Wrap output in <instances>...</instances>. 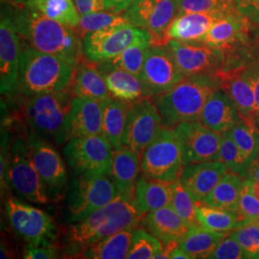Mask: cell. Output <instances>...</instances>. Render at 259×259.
Returning a JSON list of instances; mask_svg holds the SVG:
<instances>
[{
  "label": "cell",
  "mask_w": 259,
  "mask_h": 259,
  "mask_svg": "<svg viewBox=\"0 0 259 259\" xmlns=\"http://www.w3.org/2000/svg\"><path fill=\"white\" fill-rule=\"evenodd\" d=\"M253 126L256 128L259 134V111L256 113V115H255V117H254V120H253Z\"/></svg>",
  "instance_id": "obj_54"
},
{
  "label": "cell",
  "mask_w": 259,
  "mask_h": 259,
  "mask_svg": "<svg viewBox=\"0 0 259 259\" xmlns=\"http://www.w3.org/2000/svg\"><path fill=\"white\" fill-rule=\"evenodd\" d=\"M27 142L34 164L47 187V192L52 195L59 194L67 181L63 158L47 139L37 135L32 136Z\"/></svg>",
  "instance_id": "obj_19"
},
{
  "label": "cell",
  "mask_w": 259,
  "mask_h": 259,
  "mask_svg": "<svg viewBox=\"0 0 259 259\" xmlns=\"http://www.w3.org/2000/svg\"><path fill=\"white\" fill-rule=\"evenodd\" d=\"M157 0H133L123 13L131 25L147 30L156 9Z\"/></svg>",
  "instance_id": "obj_42"
},
{
  "label": "cell",
  "mask_w": 259,
  "mask_h": 259,
  "mask_svg": "<svg viewBox=\"0 0 259 259\" xmlns=\"http://www.w3.org/2000/svg\"><path fill=\"white\" fill-rule=\"evenodd\" d=\"M140 223L163 245L171 242L180 243L189 230V227L172 206L146 213L142 216Z\"/></svg>",
  "instance_id": "obj_26"
},
{
  "label": "cell",
  "mask_w": 259,
  "mask_h": 259,
  "mask_svg": "<svg viewBox=\"0 0 259 259\" xmlns=\"http://www.w3.org/2000/svg\"><path fill=\"white\" fill-rule=\"evenodd\" d=\"M196 205L200 225L211 231L229 233L247 224L238 211L209 206L200 202Z\"/></svg>",
  "instance_id": "obj_34"
},
{
  "label": "cell",
  "mask_w": 259,
  "mask_h": 259,
  "mask_svg": "<svg viewBox=\"0 0 259 259\" xmlns=\"http://www.w3.org/2000/svg\"><path fill=\"white\" fill-rule=\"evenodd\" d=\"M162 127L161 115L152 97H143L131 102L122 145L141 157Z\"/></svg>",
  "instance_id": "obj_12"
},
{
  "label": "cell",
  "mask_w": 259,
  "mask_h": 259,
  "mask_svg": "<svg viewBox=\"0 0 259 259\" xmlns=\"http://www.w3.org/2000/svg\"><path fill=\"white\" fill-rule=\"evenodd\" d=\"M120 24H129L123 13H114L106 10L81 16L79 24L75 30L82 39L88 33Z\"/></svg>",
  "instance_id": "obj_37"
},
{
  "label": "cell",
  "mask_w": 259,
  "mask_h": 259,
  "mask_svg": "<svg viewBox=\"0 0 259 259\" xmlns=\"http://www.w3.org/2000/svg\"><path fill=\"white\" fill-rule=\"evenodd\" d=\"M9 182L20 198L37 204L48 202L47 187L37 173L29 144L21 139L16 140L10 151Z\"/></svg>",
  "instance_id": "obj_10"
},
{
  "label": "cell",
  "mask_w": 259,
  "mask_h": 259,
  "mask_svg": "<svg viewBox=\"0 0 259 259\" xmlns=\"http://www.w3.org/2000/svg\"><path fill=\"white\" fill-rule=\"evenodd\" d=\"M6 212L12 229L19 237L35 246L52 245L58 230L54 221L45 211L16 198H9L6 202Z\"/></svg>",
  "instance_id": "obj_11"
},
{
  "label": "cell",
  "mask_w": 259,
  "mask_h": 259,
  "mask_svg": "<svg viewBox=\"0 0 259 259\" xmlns=\"http://www.w3.org/2000/svg\"><path fill=\"white\" fill-rule=\"evenodd\" d=\"M141 171V157L122 145L113 149L109 177L115 185L118 195L132 202Z\"/></svg>",
  "instance_id": "obj_21"
},
{
  "label": "cell",
  "mask_w": 259,
  "mask_h": 259,
  "mask_svg": "<svg viewBox=\"0 0 259 259\" xmlns=\"http://www.w3.org/2000/svg\"><path fill=\"white\" fill-rule=\"evenodd\" d=\"M133 0H106L107 10L114 13H122L129 7Z\"/></svg>",
  "instance_id": "obj_50"
},
{
  "label": "cell",
  "mask_w": 259,
  "mask_h": 259,
  "mask_svg": "<svg viewBox=\"0 0 259 259\" xmlns=\"http://www.w3.org/2000/svg\"><path fill=\"white\" fill-rule=\"evenodd\" d=\"M228 134L250 164L259 155V134L256 128L242 119Z\"/></svg>",
  "instance_id": "obj_36"
},
{
  "label": "cell",
  "mask_w": 259,
  "mask_h": 259,
  "mask_svg": "<svg viewBox=\"0 0 259 259\" xmlns=\"http://www.w3.org/2000/svg\"><path fill=\"white\" fill-rule=\"evenodd\" d=\"M232 8H234V0H178V15L227 12Z\"/></svg>",
  "instance_id": "obj_44"
},
{
  "label": "cell",
  "mask_w": 259,
  "mask_h": 259,
  "mask_svg": "<svg viewBox=\"0 0 259 259\" xmlns=\"http://www.w3.org/2000/svg\"><path fill=\"white\" fill-rule=\"evenodd\" d=\"M140 221L135 206L118 195L110 204L73 225L68 232V240L73 246L87 249L116 232L137 229Z\"/></svg>",
  "instance_id": "obj_4"
},
{
  "label": "cell",
  "mask_w": 259,
  "mask_h": 259,
  "mask_svg": "<svg viewBox=\"0 0 259 259\" xmlns=\"http://www.w3.org/2000/svg\"><path fill=\"white\" fill-rule=\"evenodd\" d=\"M166 45L185 77L219 74L225 68L226 54L223 49L204 42H185L176 39H169Z\"/></svg>",
  "instance_id": "obj_15"
},
{
  "label": "cell",
  "mask_w": 259,
  "mask_h": 259,
  "mask_svg": "<svg viewBox=\"0 0 259 259\" xmlns=\"http://www.w3.org/2000/svg\"><path fill=\"white\" fill-rule=\"evenodd\" d=\"M71 87L61 92L42 93L29 98L25 106V116L35 135L46 139H56L74 97Z\"/></svg>",
  "instance_id": "obj_5"
},
{
  "label": "cell",
  "mask_w": 259,
  "mask_h": 259,
  "mask_svg": "<svg viewBox=\"0 0 259 259\" xmlns=\"http://www.w3.org/2000/svg\"><path fill=\"white\" fill-rule=\"evenodd\" d=\"M17 32L30 47L61 57L77 65L82 54V40L74 28L49 19L23 2L11 5Z\"/></svg>",
  "instance_id": "obj_1"
},
{
  "label": "cell",
  "mask_w": 259,
  "mask_h": 259,
  "mask_svg": "<svg viewBox=\"0 0 259 259\" xmlns=\"http://www.w3.org/2000/svg\"><path fill=\"white\" fill-rule=\"evenodd\" d=\"M57 256V251L52 245L29 244L23 253V257L27 259H53Z\"/></svg>",
  "instance_id": "obj_48"
},
{
  "label": "cell",
  "mask_w": 259,
  "mask_h": 259,
  "mask_svg": "<svg viewBox=\"0 0 259 259\" xmlns=\"http://www.w3.org/2000/svg\"><path fill=\"white\" fill-rule=\"evenodd\" d=\"M80 16L107 10L106 0H73Z\"/></svg>",
  "instance_id": "obj_49"
},
{
  "label": "cell",
  "mask_w": 259,
  "mask_h": 259,
  "mask_svg": "<svg viewBox=\"0 0 259 259\" xmlns=\"http://www.w3.org/2000/svg\"><path fill=\"white\" fill-rule=\"evenodd\" d=\"M183 157L184 166L206 160H220L222 135L201 121H189L173 128Z\"/></svg>",
  "instance_id": "obj_13"
},
{
  "label": "cell",
  "mask_w": 259,
  "mask_h": 259,
  "mask_svg": "<svg viewBox=\"0 0 259 259\" xmlns=\"http://www.w3.org/2000/svg\"><path fill=\"white\" fill-rule=\"evenodd\" d=\"M219 75L222 79L221 89L232 98L242 118L253 125L257 107L254 90L250 81L242 72L241 68L226 69Z\"/></svg>",
  "instance_id": "obj_23"
},
{
  "label": "cell",
  "mask_w": 259,
  "mask_h": 259,
  "mask_svg": "<svg viewBox=\"0 0 259 259\" xmlns=\"http://www.w3.org/2000/svg\"><path fill=\"white\" fill-rule=\"evenodd\" d=\"M234 7L250 21L259 36V0H234Z\"/></svg>",
  "instance_id": "obj_47"
},
{
  "label": "cell",
  "mask_w": 259,
  "mask_h": 259,
  "mask_svg": "<svg viewBox=\"0 0 259 259\" xmlns=\"http://www.w3.org/2000/svg\"><path fill=\"white\" fill-rule=\"evenodd\" d=\"M135 230H124L94 243L84 249L83 258H127Z\"/></svg>",
  "instance_id": "obj_33"
},
{
  "label": "cell",
  "mask_w": 259,
  "mask_h": 259,
  "mask_svg": "<svg viewBox=\"0 0 259 259\" xmlns=\"http://www.w3.org/2000/svg\"><path fill=\"white\" fill-rule=\"evenodd\" d=\"M102 100L74 95L56 143L61 145L74 138L102 135Z\"/></svg>",
  "instance_id": "obj_17"
},
{
  "label": "cell",
  "mask_w": 259,
  "mask_h": 259,
  "mask_svg": "<svg viewBox=\"0 0 259 259\" xmlns=\"http://www.w3.org/2000/svg\"><path fill=\"white\" fill-rule=\"evenodd\" d=\"M81 40L82 54L93 63L112 59L135 44L153 45L152 37L146 30L131 24L113 25L91 32Z\"/></svg>",
  "instance_id": "obj_8"
},
{
  "label": "cell",
  "mask_w": 259,
  "mask_h": 259,
  "mask_svg": "<svg viewBox=\"0 0 259 259\" xmlns=\"http://www.w3.org/2000/svg\"><path fill=\"white\" fill-rule=\"evenodd\" d=\"M246 178L229 171L212 191L200 203L209 206L237 211L241 189Z\"/></svg>",
  "instance_id": "obj_32"
},
{
  "label": "cell",
  "mask_w": 259,
  "mask_h": 259,
  "mask_svg": "<svg viewBox=\"0 0 259 259\" xmlns=\"http://www.w3.org/2000/svg\"><path fill=\"white\" fill-rule=\"evenodd\" d=\"M23 3L66 26L75 29L79 24L80 15L73 0H25Z\"/></svg>",
  "instance_id": "obj_35"
},
{
  "label": "cell",
  "mask_w": 259,
  "mask_h": 259,
  "mask_svg": "<svg viewBox=\"0 0 259 259\" xmlns=\"http://www.w3.org/2000/svg\"><path fill=\"white\" fill-rule=\"evenodd\" d=\"M258 223H259V220H258Z\"/></svg>",
  "instance_id": "obj_55"
},
{
  "label": "cell",
  "mask_w": 259,
  "mask_h": 259,
  "mask_svg": "<svg viewBox=\"0 0 259 259\" xmlns=\"http://www.w3.org/2000/svg\"><path fill=\"white\" fill-rule=\"evenodd\" d=\"M237 211L247 223L259 220V200L250 191L249 179L244 180Z\"/></svg>",
  "instance_id": "obj_45"
},
{
  "label": "cell",
  "mask_w": 259,
  "mask_h": 259,
  "mask_svg": "<svg viewBox=\"0 0 259 259\" xmlns=\"http://www.w3.org/2000/svg\"><path fill=\"white\" fill-rule=\"evenodd\" d=\"M169 258L192 259L186 251H185L180 247V245H178L176 248L172 250V252L170 253Z\"/></svg>",
  "instance_id": "obj_52"
},
{
  "label": "cell",
  "mask_w": 259,
  "mask_h": 259,
  "mask_svg": "<svg viewBox=\"0 0 259 259\" xmlns=\"http://www.w3.org/2000/svg\"><path fill=\"white\" fill-rule=\"evenodd\" d=\"M76 65L61 57L38 51L23 40L17 91L28 98L64 91L73 83Z\"/></svg>",
  "instance_id": "obj_3"
},
{
  "label": "cell",
  "mask_w": 259,
  "mask_h": 259,
  "mask_svg": "<svg viewBox=\"0 0 259 259\" xmlns=\"http://www.w3.org/2000/svg\"><path fill=\"white\" fill-rule=\"evenodd\" d=\"M242 119L236 105L228 93L220 88L205 103L199 121L222 135L230 132Z\"/></svg>",
  "instance_id": "obj_22"
},
{
  "label": "cell",
  "mask_w": 259,
  "mask_h": 259,
  "mask_svg": "<svg viewBox=\"0 0 259 259\" xmlns=\"http://www.w3.org/2000/svg\"><path fill=\"white\" fill-rule=\"evenodd\" d=\"M219 74L186 76L165 93L153 98L162 119V126L175 128L179 124L200 119L208 98L221 88Z\"/></svg>",
  "instance_id": "obj_2"
},
{
  "label": "cell",
  "mask_w": 259,
  "mask_h": 259,
  "mask_svg": "<svg viewBox=\"0 0 259 259\" xmlns=\"http://www.w3.org/2000/svg\"><path fill=\"white\" fill-rule=\"evenodd\" d=\"M232 234L238 241L247 258H259V223L250 222L234 230Z\"/></svg>",
  "instance_id": "obj_43"
},
{
  "label": "cell",
  "mask_w": 259,
  "mask_h": 259,
  "mask_svg": "<svg viewBox=\"0 0 259 259\" xmlns=\"http://www.w3.org/2000/svg\"><path fill=\"white\" fill-rule=\"evenodd\" d=\"M75 96H84L95 99H105L111 96L106 81L95 63L85 59L76 65L73 79Z\"/></svg>",
  "instance_id": "obj_29"
},
{
  "label": "cell",
  "mask_w": 259,
  "mask_h": 259,
  "mask_svg": "<svg viewBox=\"0 0 259 259\" xmlns=\"http://www.w3.org/2000/svg\"><path fill=\"white\" fill-rule=\"evenodd\" d=\"M247 179L259 182V155L251 161L249 167V173Z\"/></svg>",
  "instance_id": "obj_51"
},
{
  "label": "cell",
  "mask_w": 259,
  "mask_h": 259,
  "mask_svg": "<svg viewBox=\"0 0 259 259\" xmlns=\"http://www.w3.org/2000/svg\"><path fill=\"white\" fill-rule=\"evenodd\" d=\"M229 172L221 160H206L184 166L180 181L195 202H201Z\"/></svg>",
  "instance_id": "obj_20"
},
{
  "label": "cell",
  "mask_w": 259,
  "mask_h": 259,
  "mask_svg": "<svg viewBox=\"0 0 259 259\" xmlns=\"http://www.w3.org/2000/svg\"><path fill=\"white\" fill-rule=\"evenodd\" d=\"M130 104L112 96L102 100V135L113 148L122 146Z\"/></svg>",
  "instance_id": "obj_30"
},
{
  "label": "cell",
  "mask_w": 259,
  "mask_h": 259,
  "mask_svg": "<svg viewBox=\"0 0 259 259\" xmlns=\"http://www.w3.org/2000/svg\"><path fill=\"white\" fill-rule=\"evenodd\" d=\"M185 77L166 44L149 47L141 73L146 97L165 93Z\"/></svg>",
  "instance_id": "obj_16"
},
{
  "label": "cell",
  "mask_w": 259,
  "mask_h": 259,
  "mask_svg": "<svg viewBox=\"0 0 259 259\" xmlns=\"http://www.w3.org/2000/svg\"><path fill=\"white\" fill-rule=\"evenodd\" d=\"M172 196V184L141 175L138 180L131 203L142 218L146 213L171 206Z\"/></svg>",
  "instance_id": "obj_27"
},
{
  "label": "cell",
  "mask_w": 259,
  "mask_h": 259,
  "mask_svg": "<svg viewBox=\"0 0 259 259\" xmlns=\"http://www.w3.org/2000/svg\"><path fill=\"white\" fill-rule=\"evenodd\" d=\"M227 12L178 15L167 31V39H176L185 42H203L214 22Z\"/></svg>",
  "instance_id": "obj_25"
},
{
  "label": "cell",
  "mask_w": 259,
  "mask_h": 259,
  "mask_svg": "<svg viewBox=\"0 0 259 259\" xmlns=\"http://www.w3.org/2000/svg\"><path fill=\"white\" fill-rule=\"evenodd\" d=\"M23 39L12 19L11 5L1 6L0 17V91L11 94L18 89Z\"/></svg>",
  "instance_id": "obj_14"
},
{
  "label": "cell",
  "mask_w": 259,
  "mask_h": 259,
  "mask_svg": "<svg viewBox=\"0 0 259 259\" xmlns=\"http://www.w3.org/2000/svg\"><path fill=\"white\" fill-rule=\"evenodd\" d=\"M259 38L252 24L234 8L217 19L203 42L224 51L248 45Z\"/></svg>",
  "instance_id": "obj_18"
},
{
  "label": "cell",
  "mask_w": 259,
  "mask_h": 259,
  "mask_svg": "<svg viewBox=\"0 0 259 259\" xmlns=\"http://www.w3.org/2000/svg\"><path fill=\"white\" fill-rule=\"evenodd\" d=\"M220 160L228 167L229 171L243 178H248L250 163L228 133L222 134Z\"/></svg>",
  "instance_id": "obj_39"
},
{
  "label": "cell",
  "mask_w": 259,
  "mask_h": 259,
  "mask_svg": "<svg viewBox=\"0 0 259 259\" xmlns=\"http://www.w3.org/2000/svg\"><path fill=\"white\" fill-rule=\"evenodd\" d=\"M173 196L171 206L176 211L185 224L190 228L200 225L197 217V205L196 202L188 193V191L182 185L181 181L172 183Z\"/></svg>",
  "instance_id": "obj_41"
},
{
  "label": "cell",
  "mask_w": 259,
  "mask_h": 259,
  "mask_svg": "<svg viewBox=\"0 0 259 259\" xmlns=\"http://www.w3.org/2000/svg\"><path fill=\"white\" fill-rule=\"evenodd\" d=\"M226 65L223 70L241 68L250 81L255 93L257 112L259 111V38L249 45L225 52Z\"/></svg>",
  "instance_id": "obj_28"
},
{
  "label": "cell",
  "mask_w": 259,
  "mask_h": 259,
  "mask_svg": "<svg viewBox=\"0 0 259 259\" xmlns=\"http://www.w3.org/2000/svg\"><path fill=\"white\" fill-rule=\"evenodd\" d=\"M250 188L251 193L259 200V182L250 180Z\"/></svg>",
  "instance_id": "obj_53"
},
{
  "label": "cell",
  "mask_w": 259,
  "mask_h": 259,
  "mask_svg": "<svg viewBox=\"0 0 259 259\" xmlns=\"http://www.w3.org/2000/svg\"><path fill=\"white\" fill-rule=\"evenodd\" d=\"M103 75L112 97L126 102H134L145 95V85L138 75L112 65L110 61L95 63Z\"/></svg>",
  "instance_id": "obj_24"
},
{
  "label": "cell",
  "mask_w": 259,
  "mask_h": 259,
  "mask_svg": "<svg viewBox=\"0 0 259 259\" xmlns=\"http://www.w3.org/2000/svg\"><path fill=\"white\" fill-rule=\"evenodd\" d=\"M227 235L226 232H215L198 225L189 228L184 239L180 242V247L192 259L210 258L214 250Z\"/></svg>",
  "instance_id": "obj_31"
},
{
  "label": "cell",
  "mask_w": 259,
  "mask_h": 259,
  "mask_svg": "<svg viewBox=\"0 0 259 259\" xmlns=\"http://www.w3.org/2000/svg\"><path fill=\"white\" fill-rule=\"evenodd\" d=\"M113 149L103 135L85 136L69 139L64 156L75 177L109 176Z\"/></svg>",
  "instance_id": "obj_6"
},
{
  "label": "cell",
  "mask_w": 259,
  "mask_h": 259,
  "mask_svg": "<svg viewBox=\"0 0 259 259\" xmlns=\"http://www.w3.org/2000/svg\"><path fill=\"white\" fill-rule=\"evenodd\" d=\"M117 196V189L108 175L76 177L67 195L68 219L80 222Z\"/></svg>",
  "instance_id": "obj_9"
},
{
  "label": "cell",
  "mask_w": 259,
  "mask_h": 259,
  "mask_svg": "<svg viewBox=\"0 0 259 259\" xmlns=\"http://www.w3.org/2000/svg\"><path fill=\"white\" fill-rule=\"evenodd\" d=\"M184 169L181 148L172 128L162 127L141 156L142 175L168 184L180 180Z\"/></svg>",
  "instance_id": "obj_7"
},
{
  "label": "cell",
  "mask_w": 259,
  "mask_h": 259,
  "mask_svg": "<svg viewBox=\"0 0 259 259\" xmlns=\"http://www.w3.org/2000/svg\"><path fill=\"white\" fill-rule=\"evenodd\" d=\"M151 46L152 44L149 42L135 44L108 61L123 70L141 77L146 53Z\"/></svg>",
  "instance_id": "obj_40"
},
{
  "label": "cell",
  "mask_w": 259,
  "mask_h": 259,
  "mask_svg": "<svg viewBox=\"0 0 259 259\" xmlns=\"http://www.w3.org/2000/svg\"><path fill=\"white\" fill-rule=\"evenodd\" d=\"M163 249V244L143 229H136L133 233L128 259L155 258Z\"/></svg>",
  "instance_id": "obj_38"
},
{
  "label": "cell",
  "mask_w": 259,
  "mask_h": 259,
  "mask_svg": "<svg viewBox=\"0 0 259 259\" xmlns=\"http://www.w3.org/2000/svg\"><path fill=\"white\" fill-rule=\"evenodd\" d=\"M210 258L213 259H248L238 241L232 234L228 235L221 241Z\"/></svg>",
  "instance_id": "obj_46"
}]
</instances>
